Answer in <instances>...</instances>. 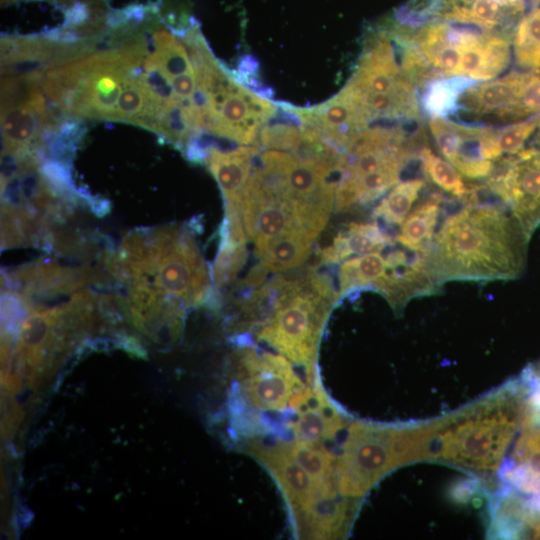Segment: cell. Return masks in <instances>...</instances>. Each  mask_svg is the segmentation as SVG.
I'll return each mask as SVG.
<instances>
[{
  "mask_svg": "<svg viewBox=\"0 0 540 540\" xmlns=\"http://www.w3.org/2000/svg\"><path fill=\"white\" fill-rule=\"evenodd\" d=\"M529 238L501 206L468 204L435 234L428 261L440 284L450 280H511L525 269Z\"/></svg>",
  "mask_w": 540,
  "mask_h": 540,
  "instance_id": "obj_1",
  "label": "cell"
},
{
  "mask_svg": "<svg viewBox=\"0 0 540 540\" xmlns=\"http://www.w3.org/2000/svg\"><path fill=\"white\" fill-rule=\"evenodd\" d=\"M263 316L253 329L256 339L297 366L306 379L317 378L318 346L338 291L332 279L316 267L278 274L261 284Z\"/></svg>",
  "mask_w": 540,
  "mask_h": 540,
  "instance_id": "obj_2",
  "label": "cell"
},
{
  "mask_svg": "<svg viewBox=\"0 0 540 540\" xmlns=\"http://www.w3.org/2000/svg\"><path fill=\"white\" fill-rule=\"evenodd\" d=\"M111 270L137 284L196 306L210 296L206 265L190 232L178 226L136 231L125 237Z\"/></svg>",
  "mask_w": 540,
  "mask_h": 540,
  "instance_id": "obj_3",
  "label": "cell"
},
{
  "mask_svg": "<svg viewBox=\"0 0 540 540\" xmlns=\"http://www.w3.org/2000/svg\"><path fill=\"white\" fill-rule=\"evenodd\" d=\"M344 89L370 120L420 118L416 86L400 66L386 31L373 36Z\"/></svg>",
  "mask_w": 540,
  "mask_h": 540,
  "instance_id": "obj_4",
  "label": "cell"
},
{
  "mask_svg": "<svg viewBox=\"0 0 540 540\" xmlns=\"http://www.w3.org/2000/svg\"><path fill=\"white\" fill-rule=\"evenodd\" d=\"M355 423L336 459L337 487L345 497H362L386 473L413 457V433Z\"/></svg>",
  "mask_w": 540,
  "mask_h": 540,
  "instance_id": "obj_5",
  "label": "cell"
},
{
  "mask_svg": "<svg viewBox=\"0 0 540 540\" xmlns=\"http://www.w3.org/2000/svg\"><path fill=\"white\" fill-rule=\"evenodd\" d=\"M285 356L243 345L235 353L234 396L259 412L283 413L303 383Z\"/></svg>",
  "mask_w": 540,
  "mask_h": 540,
  "instance_id": "obj_6",
  "label": "cell"
},
{
  "mask_svg": "<svg viewBox=\"0 0 540 540\" xmlns=\"http://www.w3.org/2000/svg\"><path fill=\"white\" fill-rule=\"evenodd\" d=\"M240 448L260 463L276 482L285 500L292 529L319 501L340 495L336 481H318L296 461L286 440L256 436L242 439Z\"/></svg>",
  "mask_w": 540,
  "mask_h": 540,
  "instance_id": "obj_7",
  "label": "cell"
},
{
  "mask_svg": "<svg viewBox=\"0 0 540 540\" xmlns=\"http://www.w3.org/2000/svg\"><path fill=\"white\" fill-rule=\"evenodd\" d=\"M530 239L540 225V149L501 158L487 181Z\"/></svg>",
  "mask_w": 540,
  "mask_h": 540,
  "instance_id": "obj_8",
  "label": "cell"
},
{
  "mask_svg": "<svg viewBox=\"0 0 540 540\" xmlns=\"http://www.w3.org/2000/svg\"><path fill=\"white\" fill-rule=\"evenodd\" d=\"M429 128L442 156L463 176L482 179L490 176L496 151L493 127L457 123L446 118H431Z\"/></svg>",
  "mask_w": 540,
  "mask_h": 540,
  "instance_id": "obj_9",
  "label": "cell"
},
{
  "mask_svg": "<svg viewBox=\"0 0 540 540\" xmlns=\"http://www.w3.org/2000/svg\"><path fill=\"white\" fill-rule=\"evenodd\" d=\"M515 425L514 416L507 414L467 422L446 440L444 455L470 466H492L507 447Z\"/></svg>",
  "mask_w": 540,
  "mask_h": 540,
  "instance_id": "obj_10",
  "label": "cell"
},
{
  "mask_svg": "<svg viewBox=\"0 0 540 540\" xmlns=\"http://www.w3.org/2000/svg\"><path fill=\"white\" fill-rule=\"evenodd\" d=\"M293 110L305 126L313 129L327 144L341 152L371 121L344 88L316 107Z\"/></svg>",
  "mask_w": 540,
  "mask_h": 540,
  "instance_id": "obj_11",
  "label": "cell"
},
{
  "mask_svg": "<svg viewBox=\"0 0 540 540\" xmlns=\"http://www.w3.org/2000/svg\"><path fill=\"white\" fill-rule=\"evenodd\" d=\"M461 63L459 75L474 81L497 78L510 64L512 47L503 36L460 26Z\"/></svg>",
  "mask_w": 540,
  "mask_h": 540,
  "instance_id": "obj_12",
  "label": "cell"
},
{
  "mask_svg": "<svg viewBox=\"0 0 540 540\" xmlns=\"http://www.w3.org/2000/svg\"><path fill=\"white\" fill-rule=\"evenodd\" d=\"M524 72H511L474 83L461 96L460 108L478 118L519 121V103Z\"/></svg>",
  "mask_w": 540,
  "mask_h": 540,
  "instance_id": "obj_13",
  "label": "cell"
},
{
  "mask_svg": "<svg viewBox=\"0 0 540 540\" xmlns=\"http://www.w3.org/2000/svg\"><path fill=\"white\" fill-rule=\"evenodd\" d=\"M286 424L295 440L306 443H324L332 440L343 428L341 410L328 397L320 380L306 400L294 411Z\"/></svg>",
  "mask_w": 540,
  "mask_h": 540,
  "instance_id": "obj_14",
  "label": "cell"
},
{
  "mask_svg": "<svg viewBox=\"0 0 540 540\" xmlns=\"http://www.w3.org/2000/svg\"><path fill=\"white\" fill-rule=\"evenodd\" d=\"M259 152V147L253 145H244L232 150H220L214 146L206 148L203 161L219 183L225 206L239 208Z\"/></svg>",
  "mask_w": 540,
  "mask_h": 540,
  "instance_id": "obj_15",
  "label": "cell"
},
{
  "mask_svg": "<svg viewBox=\"0 0 540 540\" xmlns=\"http://www.w3.org/2000/svg\"><path fill=\"white\" fill-rule=\"evenodd\" d=\"M393 245V238L376 222H351L339 231L331 244L319 249V264L339 263L353 255L381 251Z\"/></svg>",
  "mask_w": 540,
  "mask_h": 540,
  "instance_id": "obj_16",
  "label": "cell"
},
{
  "mask_svg": "<svg viewBox=\"0 0 540 540\" xmlns=\"http://www.w3.org/2000/svg\"><path fill=\"white\" fill-rule=\"evenodd\" d=\"M247 235L241 215L236 211L225 212L220 230V246L212 268L216 287L232 283L248 259Z\"/></svg>",
  "mask_w": 540,
  "mask_h": 540,
  "instance_id": "obj_17",
  "label": "cell"
},
{
  "mask_svg": "<svg viewBox=\"0 0 540 540\" xmlns=\"http://www.w3.org/2000/svg\"><path fill=\"white\" fill-rule=\"evenodd\" d=\"M443 198L432 194L410 211L403 223L396 240L412 252L430 249L435 236Z\"/></svg>",
  "mask_w": 540,
  "mask_h": 540,
  "instance_id": "obj_18",
  "label": "cell"
},
{
  "mask_svg": "<svg viewBox=\"0 0 540 540\" xmlns=\"http://www.w3.org/2000/svg\"><path fill=\"white\" fill-rule=\"evenodd\" d=\"M390 269L387 256L380 251L344 261L338 270L339 300L357 290H373Z\"/></svg>",
  "mask_w": 540,
  "mask_h": 540,
  "instance_id": "obj_19",
  "label": "cell"
},
{
  "mask_svg": "<svg viewBox=\"0 0 540 540\" xmlns=\"http://www.w3.org/2000/svg\"><path fill=\"white\" fill-rule=\"evenodd\" d=\"M476 81L464 76H441L424 86L421 105L431 118H446L460 108L463 93Z\"/></svg>",
  "mask_w": 540,
  "mask_h": 540,
  "instance_id": "obj_20",
  "label": "cell"
},
{
  "mask_svg": "<svg viewBox=\"0 0 540 540\" xmlns=\"http://www.w3.org/2000/svg\"><path fill=\"white\" fill-rule=\"evenodd\" d=\"M316 238L306 233H296L273 242L258 257L257 265L268 275L296 268L309 257Z\"/></svg>",
  "mask_w": 540,
  "mask_h": 540,
  "instance_id": "obj_21",
  "label": "cell"
},
{
  "mask_svg": "<svg viewBox=\"0 0 540 540\" xmlns=\"http://www.w3.org/2000/svg\"><path fill=\"white\" fill-rule=\"evenodd\" d=\"M425 185L422 178H412L394 185L381 199L373 216L389 225H401Z\"/></svg>",
  "mask_w": 540,
  "mask_h": 540,
  "instance_id": "obj_22",
  "label": "cell"
},
{
  "mask_svg": "<svg viewBox=\"0 0 540 540\" xmlns=\"http://www.w3.org/2000/svg\"><path fill=\"white\" fill-rule=\"evenodd\" d=\"M512 51L522 68L540 71V7L519 21L512 40Z\"/></svg>",
  "mask_w": 540,
  "mask_h": 540,
  "instance_id": "obj_23",
  "label": "cell"
},
{
  "mask_svg": "<svg viewBox=\"0 0 540 540\" xmlns=\"http://www.w3.org/2000/svg\"><path fill=\"white\" fill-rule=\"evenodd\" d=\"M425 176L441 190L466 201L472 188L465 185L461 173L445 158L435 154L427 146L418 153Z\"/></svg>",
  "mask_w": 540,
  "mask_h": 540,
  "instance_id": "obj_24",
  "label": "cell"
},
{
  "mask_svg": "<svg viewBox=\"0 0 540 540\" xmlns=\"http://www.w3.org/2000/svg\"><path fill=\"white\" fill-rule=\"evenodd\" d=\"M540 127L539 115L522 119L502 128H494V144L501 158L518 153Z\"/></svg>",
  "mask_w": 540,
  "mask_h": 540,
  "instance_id": "obj_25",
  "label": "cell"
},
{
  "mask_svg": "<svg viewBox=\"0 0 540 540\" xmlns=\"http://www.w3.org/2000/svg\"><path fill=\"white\" fill-rule=\"evenodd\" d=\"M534 371H536L537 373L540 374V364H539L538 368L536 370H534Z\"/></svg>",
  "mask_w": 540,
  "mask_h": 540,
  "instance_id": "obj_26",
  "label": "cell"
},
{
  "mask_svg": "<svg viewBox=\"0 0 540 540\" xmlns=\"http://www.w3.org/2000/svg\"><path fill=\"white\" fill-rule=\"evenodd\" d=\"M533 2H540V0H532Z\"/></svg>",
  "mask_w": 540,
  "mask_h": 540,
  "instance_id": "obj_27",
  "label": "cell"
},
{
  "mask_svg": "<svg viewBox=\"0 0 540 540\" xmlns=\"http://www.w3.org/2000/svg\"><path fill=\"white\" fill-rule=\"evenodd\" d=\"M66 1H67V2H70V1H72V0H66Z\"/></svg>",
  "mask_w": 540,
  "mask_h": 540,
  "instance_id": "obj_28",
  "label": "cell"
}]
</instances>
